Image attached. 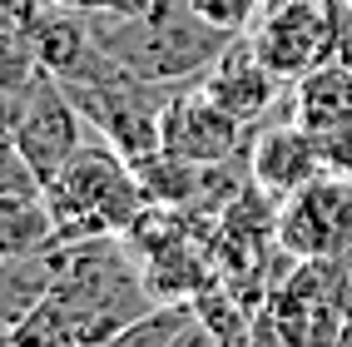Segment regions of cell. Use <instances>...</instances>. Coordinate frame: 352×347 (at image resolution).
Wrapping results in <instances>:
<instances>
[{
  "mask_svg": "<svg viewBox=\"0 0 352 347\" xmlns=\"http://www.w3.org/2000/svg\"><path fill=\"white\" fill-rule=\"evenodd\" d=\"M55 10H75V15H129L139 10V0H45Z\"/></svg>",
  "mask_w": 352,
  "mask_h": 347,
  "instance_id": "4fadbf2b",
  "label": "cell"
},
{
  "mask_svg": "<svg viewBox=\"0 0 352 347\" xmlns=\"http://www.w3.org/2000/svg\"><path fill=\"white\" fill-rule=\"evenodd\" d=\"M318 174H327L318 139L302 124H273L258 129V139L248 144V183H258L263 194H273L278 203L293 199L302 183H313Z\"/></svg>",
  "mask_w": 352,
  "mask_h": 347,
  "instance_id": "8992f818",
  "label": "cell"
},
{
  "mask_svg": "<svg viewBox=\"0 0 352 347\" xmlns=\"http://www.w3.org/2000/svg\"><path fill=\"white\" fill-rule=\"evenodd\" d=\"M60 243L55 214L45 199H20V194H0V263L10 258H30Z\"/></svg>",
  "mask_w": 352,
  "mask_h": 347,
  "instance_id": "9c48e42d",
  "label": "cell"
},
{
  "mask_svg": "<svg viewBox=\"0 0 352 347\" xmlns=\"http://www.w3.org/2000/svg\"><path fill=\"white\" fill-rule=\"evenodd\" d=\"M204 89L214 95L239 124H253L263 120V114L278 104V89H283V80L273 75V69L258 60V50L248 45V35H239L228 45V50L214 60V69L204 75Z\"/></svg>",
  "mask_w": 352,
  "mask_h": 347,
  "instance_id": "52a82bcc",
  "label": "cell"
},
{
  "mask_svg": "<svg viewBox=\"0 0 352 347\" xmlns=\"http://www.w3.org/2000/svg\"><path fill=\"white\" fill-rule=\"evenodd\" d=\"M338 347H352V322L342 328V337H338Z\"/></svg>",
  "mask_w": 352,
  "mask_h": 347,
  "instance_id": "9a60e30c",
  "label": "cell"
},
{
  "mask_svg": "<svg viewBox=\"0 0 352 347\" xmlns=\"http://www.w3.org/2000/svg\"><path fill=\"white\" fill-rule=\"evenodd\" d=\"M293 124H302L308 134L352 124V65L347 60H327L293 85Z\"/></svg>",
  "mask_w": 352,
  "mask_h": 347,
  "instance_id": "ba28073f",
  "label": "cell"
},
{
  "mask_svg": "<svg viewBox=\"0 0 352 347\" xmlns=\"http://www.w3.org/2000/svg\"><path fill=\"white\" fill-rule=\"evenodd\" d=\"M100 50L149 85H184L208 75L239 35H228L194 10V0H144L129 15H89Z\"/></svg>",
  "mask_w": 352,
  "mask_h": 347,
  "instance_id": "6da1fadb",
  "label": "cell"
},
{
  "mask_svg": "<svg viewBox=\"0 0 352 347\" xmlns=\"http://www.w3.org/2000/svg\"><path fill=\"white\" fill-rule=\"evenodd\" d=\"M194 10L208 25H219L228 35H243V30H253V20L268 10V0H194Z\"/></svg>",
  "mask_w": 352,
  "mask_h": 347,
  "instance_id": "7c38bea8",
  "label": "cell"
},
{
  "mask_svg": "<svg viewBox=\"0 0 352 347\" xmlns=\"http://www.w3.org/2000/svg\"><path fill=\"white\" fill-rule=\"evenodd\" d=\"M80 104L69 100V89L55 80V75H40L35 95L25 104V114H20V124L10 134V144L25 154V164L50 183L69 159H75L85 144H80Z\"/></svg>",
  "mask_w": 352,
  "mask_h": 347,
  "instance_id": "277c9868",
  "label": "cell"
},
{
  "mask_svg": "<svg viewBox=\"0 0 352 347\" xmlns=\"http://www.w3.org/2000/svg\"><path fill=\"white\" fill-rule=\"evenodd\" d=\"M174 347H223V342H219V333L208 328V322L199 317V308H194V317L184 322V333L174 337Z\"/></svg>",
  "mask_w": 352,
  "mask_h": 347,
  "instance_id": "5bb4252c",
  "label": "cell"
},
{
  "mask_svg": "<svg viewBox=\"0 0 352 347\" xmlns=\"http://www.w3.org/2000/svg\"><path fill=\"white\" fill-rule=\"evenodd\" d=\"M243 35L278 80L298 85L318 65L338 60V0H268Z\"/></svg>",
  "mask_w": 352,
  "mask_h": 347,
  "instance_id": "7a4b0ae2",
  "label": "cell"
},
{
  "mask_svg": "<svg viewBox=\"0 0 352 347\" xmlns=\"http://www.w3.org/2000/svg\"><path fill=\"white\" fill-rule=\"evenodd\" d=\"M239 134L243 124L208 95L204 80L169 95V104H164V154L184 159V164H199V169L223 164L239 149Z\"/></svg>",
  "mask_w": 352,
  "mask_h": 347,
  "instance_id": "5b68a950",
  "label": "cell"
},
{
  "mask_svg": "<svg viewBox=\"0 0 352 347\" xmlns=\"http://www.w3.org/2000/svg\"><path fill=\"white\" fill-rule=\"evenodd\" d=\"M278 253H288L298 263L333 258V253L352 248V174H318L302 183L293 199L278 203Z\"/></svg>",
  "mask_w": 352,
  "mask_h": 347,
  "instance_id": "3957f363",
  "label": "cell"
},
{
  "mask_svg": "<svg viewBox=\"0 0 352 347\" xmlns=\"http://www.w3.org/2000/svg\"><path fill=\"white\" fill-rule=\"evenodd\" d=\"M189 317H194V303H154L139 317H129L124 328L100 347H174V337L184 333Z\"/></svg>",
  "mask_w": 352,
  "mask_h": 347,
  "instance_id": "30bf717a",
  "label": "cell"
},
{
  "mask_svg": "<svg viewBox=\"0 0 352 347\" xmlns=\"http://www.w3.org/2000/svg\"><path fill=\"white\" fill-rule=\"evenodd\" d=\"M40 75L45 69L35 60L25 20H20V25H0V95H20V89H30Z\"/></svg>",
  "mask_w": 352,
  "mask_h": 347,
  "instance_id": "8fae6325",
  "label": "cell"
}]
</instances>
